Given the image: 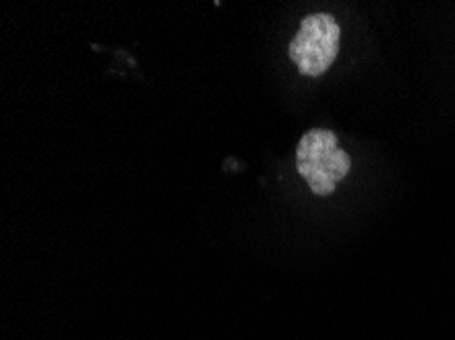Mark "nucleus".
<instances>
[{
	"label": "nucleus",
	"instance_id": "1",
	"mask_svg": "<svg viewBox=\"0 0 455 340\" xmlns=\"http://www.w3.org/2000/svg\"><path fill=\"white\" fill-rule=\"evenodd\" d=\"M296 170L316 196H331L351 170V159L329 129H310L296 147Z\"/></svg>",
	"mask_w": 455,
	"mask_h": 340
},
{
	"label": "nucleus",
	"instance_id": "2",
	"mask_svg": "<svg viewBox=\"0 0 455 340\" xmlns=\"http://www.w3.org/2000/svg\"><path fill=\"white\" fill-rule=\"evenodd\" d=\"M341 45V27L329 12H313L302 19L288 55L302 75H323L333 66Z\"/></svg>",
	"mask_w": 455,
	"mask_h": 340
}]
</instances>
